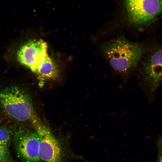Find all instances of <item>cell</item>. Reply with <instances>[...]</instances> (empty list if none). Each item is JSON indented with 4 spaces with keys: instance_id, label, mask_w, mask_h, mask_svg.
I'll list each match as a JSON object with an SVG mask.
<instances>
[{
    "instance_id": "2",
    "label": "cell",
    "mask_w": 162,
    "mask_h": 162,
    "mask_svg": "<svg viewBox=\"0 0 162 162\" xmlns=\"http://www.w3.org/2000/svg\"><path fill=\"white\" fill-rule=\"evenodd\" d=\"M102 50L112 67L120 73L127 72L135 67L145 52L140 44L122 37L107 43Z\"/></svg>"
},
{
    "instance_id": "10",
    "label": "cell",
    "mask_w": 162,
    "mask_h": 162,
    "mask_svg": "<svg viewBox=\"0 0 162 162\" xmlns=\"http://www.w3.org/2000/svg\"><path fill=\"white\" fill-rule=\"evenodd\" d=\"M10 158L8 146L0 144V162H8Z\"/></svg>"
},
{
    "instance_id": "11",
    "label": "cell",
    "mask_w": 162,
    "mask_h": 162,
    "mask_svg": "<svg viewBox=\"0 0 162 162\" xmlns=\"http://www.w3.org/2000/svg\"></svg>"
},
{
    "instance_id": "3",
    "label": "cell",
    "mask_w": 162,
    "mask_h": 162,
    "mask_svg": "<svg viewBox=\"0 0 162 162\" xmlns=\"http://www.w3.org/2000/svg\"><path fill=\"white\" fill-rule=\"evenodd\" d=\"M118 5L131 25L142 26L148 25L159 16L162 0H118Z\"/></svg>"
},
{
    "instance_id": "7",
    "label": "cell",
    "mask_w": 162,
    "mask_h": 162,
    "mask_svg": "<svg viewBox=\"0 0 162 162\" xmlns=\"http://www.w3.org/2000/svg\"><path fill=\"white\" fill-rule=\"evenodd\" d=\"M47 43L43 40H31L19 50V61L34 73L40 62L48 55Z\"/></svg>"
},
{
    "instance_id": "9",
    "label": "cell",
    "mask_w": 162,
    "mask_h": 162,
    "mask_svg": "<svg viewBox=\"0 0 162 162\" xmlns=\"http://www.w3.org/2000/svg\"><path fill=\"white\" fill-rule=\"evenodd\" d=\"M14 130L6 126H0V144L8 146L13 138Z\"/></svg>"
},
{
    "instance_id": "8",
    "label": "cell",
    "mask_w": 162,
    "mask_h": 162,
    "mask_svg": "<svg viewBox=\"0 0 162 162\" xmlns=\"http://www.w3.org/2000/svg\"><path fill=\"white\" fill-rule=\"evenodd\" d=\"M42 86L44 82L49 81L56 80L59 78V68L48 55L40 62L34 73Z\"/></svg>"
},
{
    "instance_id": "4",
    "label": "cell",
    "mask_w": 162,
    "mask_h": 162,
    "mask_svg": "<svg viewBox=\"0 0 162 162\" xmlns=\"http://www.w3.org/2000/svg\"><path fill=\"white\" fill-rule=\"evenodd\" d=\"M13 140L18 157L24 162H41L39 157V139L35 130L20 126L15 130Z\"/></svg>"
},
{
    "instance_id": "6",
    "label": "cell",
    "mask_w": 162,
    "mask_h": 162,
    "mask_svg": "<svg viewBox=\"0 0 162 162\" xmlns=\"http://www.w3.org/2000/svg\"><path fill=\"white\" fill-rule=\"evenodd\" d=\"M33 126L39 137L41 160L45 162H61L60 143L49 128L41 121Z\"/></svg>"
},
{
    "instance_id": "5",
    "label": "cell",
    "mask_w": 162,
    "mask_h": 162,
    "mask_svg": "<svg viewBox=\"0 0 162 162\" xmlns=\"http://www.w3.org/2000/svg\"><path fill=\"white\" fill-rule=\"evenodd\" d=\"M141 83L148 94L152 96L161 82L162 50L154 51L142 68Z\"/></svg>"
},
{
    "instance_id": "1",
    "label": "cell",
    "mask_w": 162,
    "mask_h": 162,
    "mask_svg": "<svg viewBox=\"0 0 162 162\" xmlns=\"http://www.w3.org/2000/svg\"><path fill=\"white\" fill-rule=\"evenodd\" d=\"M0 106L10 118L19 122H29L32 125L41 121L35 111L29 93L20 87H8L0 93Z\"/></svg>"
}]
</instances>
